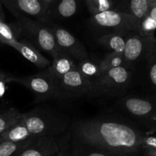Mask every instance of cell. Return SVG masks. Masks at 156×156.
<instances>
[{
  "label": "cell",
  "mask_w": 156,
  "mask_h": 156,
  "mask_svg": "<svg viewBox=\"0 0 156 156\" xmlns=\"http://www.w3.org/2000/svg\"><path fill=\"white\" fill-rule=\"evenodd\" d=\"M56 0H40L41 5H42L43 9H44V12H45L46 15H47V18H48L49 12H50V9L53 6V5L56 2Z\"/></svg>",
  "instance_id": "cell-29"
},
{
  "label": "cell",
  "mask_w": 156,
  "mask_h": 156,
  "mask_svg": "<svg viewBox=\"0 0 156 156\" xmlns=\"http://www.w3.org/2000/svg\"><path fill=\"white\" fill-rule=\"evenodd\" d=\"M149 6L146 0H122L120 12L129 14L141 21L148 14Z\"/></svg>",
  "instance_id": "cell-17"
},
{
  "label": "cell",
  "mask_w": 156,
  "mask_h": 156,
  "mask_svg": "<svg viewBox=\"0 0 156 156\" xmlns=\"http://www.w3.org/2000/svg\"><path fill=\"white\" fill-rule=\"evenodd\" d=\"M87 8L91 15L108 10H114L113 0H85Z\"/></svg>",
  "instance_id": "cell-25"
},
{
  "label": "cell",
  "mask_w": 156,
  "mask_h": 156,
  "mask_svg": "<svg viewBox=\"0 0 156 156\" xmlns=\"http://www.w3.org/2000/svg\"><path fill=\"white\" fill-rule=\"evenodd\" d=\"M71 140L73 156H117L94 147L82 144L73 139Z\"/></svg>",
  "instance_id": "cell-20"
},
{
  "label": "cell",
  "mask_w": 156,
  "mask_h": 156,
  "mask_svg": "<svg viewBox=\"0 0 156 156\" xmlns=\"http://www.w3.org/2000/svg\"><path fill=\"white\" fill-rule=\"evenodd\" d=\"M5 21L4 14L2 12V9H0V21Z\"/></svg>",
  "instance_id": "cell-35"
},
{
  "label": "cell",
  "mask_w": 156,
  "mask_h": 156,
  "mask_svg": "<svg viewBox=\"0 0 156 156\" xmlns=\"http://www.w3.org/2000/svg\"><path fill=\"white\" fill-rule=\"evenodd\" d=\"M34 139L18 142L0 139V156H17Z\"/></svg>",
  "instance_id": "cell-21"
},
{
  "label": "cell",
  "mask_w": 156,
  "mask_h": 156,
  "mask_svg": "<svg viewBox=\"0 0 156 156\" xmlns=\"http://www.w3.org/2000/svg\"><path fill=\"white\" fill-rule=\"evenodd\" d=\"M113 2H114V10L120 12L122 6V0H113Z\"/></svg>",
  "instance_id": "cell-32"
},
{
  "label": "cell",
  "mask_w": 156,
  "mask_h": 156,
  "mask_svg": "<svg viewBox=\"0 0 156 156\" xmlns=\"http://www.w3.org/2000/svg\"><path fill=\"white\" fill-rule=\"evenodd\" d=\"M133 71L126 66L117 67L104 72L92 83L88 96H120L131 85Z\"/></svg>",
  "instance_id": "cell-5"
},
{
  "label": "cell",
  "mask_w": 156,
  "mask_h": 156,
  "mask_svg": "<svg viewBox=\"0 0 156 156\" xmlns=\"http://www.w3.org/2000/svg\"><path fill=\"white\" fill-rule=\"evenodd\" d=\"M143 156H156V136L146 134L142 144Z\"/></svg>",
  "instance_id": "cell-28"
},
{
  "label": "cell",
  "mask_w": 156,
  "mask_h": 156,
  "mask_svg": "<svg viewBox=\"0 0 156 156\" xmlns=\"http://www.w3.org/2000/svg\"><path fill=\"white\" fill-rule=\"evenodd\" d=\"M21 38L16 24H9L5 21H0V43L6 44L14 38Z\"/></svg>",
  "instance_id": "cell-24"
},
{
  "label": "cell",
  "mask_w": 156,
  "mask_h": 156,
  "mask_svg": "<svg viewBox=\"0 0 156 156\" xmlns=\"http://www.w3.org/2000/svg\"><path fill=\"white\" fill-rule=\"evenodd\" d=\"M156 31V22L149 15H146L140 21V34L146 37L155 38Z\"/></svg>",
  "instance_id": "cell-27"
},
{
  "label": "cell",
  "mask_w": 156,
  "mask_h": 156,
  "mask_svg": "<svg viewBox=\"0 0 156 156\" xmlns=\"http://www.w3.org/2000/svg\"><path fill=\"white\" fill-rule=\"evenodd\" d=\"M98 65L101 70L102 72H105L115 67L126 66V63L123 58V53L110 52L107 54L105 58L99 62Z\"/></svg>",
  "instance_id": "cell-22"
},
{
  "label": "cell",
  "mask_w": 156,
  "mask_h": 156,
  "mask_svg": "<svg viewBox=\"0 0 156 156\" xmlns=\"http://www.w3.org/2000/svg\"><path fill=\"white\" fill-rule=\"evenodd\" d=\"M120 110L146 134L156 132V96H127L117 102Z\"/></svg>",
  "instance_id": "cell-3"
},
{
  "label": "cell",
  "mask_w": 156,
  "mask_h": 156,
  "mask_svg": "<svg viewBox=\"0 0 156 156\" xmlns=\"http://www.w3.org/2000/svg\"><path fill=\"white\" fill-rule=\"evenodd\" d=\"M146 75L149 85L156 90V50L144 63Z\"/></svg>",
  "instance_id": "cell-26"
},
{
  "label": "cell",
  "mask_w": 156,
  "mask_h": 156,
  "mask_svg": "<svg viewBox=\"0 0 156 156\" xmlns=\"http://www.w3.org/2000/svg\"><path fill=\"white\" fill-rule=\"evenodd\" d=\"M50 27L56 39L59 54L66 55L77 62L90 59L84 44L69 31L56 24H50Z\"/></svg>",
  "instance_id": "cell-10"
},
{
  "label": "cell",
  "mask_w": 156,
  "mask_h": 156,
  "mask_svg": "<svg viewBox=\"0 0 156 156\" xmlns=\"http://www.w3.org/2000/svg\"><path fill=\"white\" fill-rule=\"evenodd\" d=\"M147 15H149L152 19L155 20V21L156 22V4L149 7Z\"/></svg>",
  "instance_id": "cell-30"
},
{
  "label": "cell",
  "mask_w": 156,
  "mask_h": 156,
  "mask_svg": "<svg viewBox=\"0 0 156 156\" xmlns=\"http://www.w3.org/2000/svg\"><path fill=\"white\" fill-rule=\"evenodd\" d=\"M126 35L121 32H105L99 34L95 40L98 44L111 52L123 53Z\"/></svg>",
  "instance_id": "cell-14"
},
{
  "label": "cell",
  "mask_w": 156,
  "mask_h": 156,
  "mask_svg": "<svg viewBox=\"0 0 156 156\" xmlns=\"http://www.w3.org/2000/svg\"><path fill=\"white\" fill-rule=\"evenodd\" d=\"M146 1H147L148 4H149V7L156 4V0H146Z\"/></svg>",
  "instance_id": "cell-34"
},
{
  "label": "cell",
  "mask_w": 156,
  "mask_h": 156,
  "mask_svg": "<svg viewBox=\"0 0 156 156\" xmlns=\"http://www.w3.org/2000/svg\"><path fill=\"white\" fill-rule=\"evenodd\" d=\"M14 82L27 87L34 94L37 102L57 99V78L47 67L40 73L24 77L11 76L9 83Z\"/></svg>",
  "instance_id": "cell-7"
},
{
  "label": "cell",
  "mask_w": 156,
  "mask_h": 156,
  "mask_svg": "<svg viewBox=\"0 0 156 156\" xmlns=\"http://www.w3.org/2000/svg\"><path fill=\"white\" fill-rule=\"evenodd\" d=\"M16 19L20 36L28 41L40 51L49 54L53 59L59 54L56 39L48 24L27 16H18Z\"/></svg>",
  "instance_id": "cell-4"
},
{
  "label": "cell",
  "mask_w": 156,
  "mask_h": 156,
  "mask_svg": "<svg viewBox=\"0 0 156 156\" xmlns=\"http://www.w3.org/2000/svg\"><path fill=\"white\" fill-rule=\"evenodd\" d=\"M64 145L57 136L37 137L17 156H58Z\"/></svg>",
  "instance_id": "cell-11"
},
{
  "label": "cell",
  "mask_w": 156,
  "mask_h": 156,
  "mask_svg": "<svg viewBox=\"0 0 156 156\" xmlns=\"http://www.w3.org/2000/svg\"><path fill=\"white\" fill-rule=\"evenodd\" d=\"M21 119L32 137L57 136L68 128L65 116L50 108L37 107L22 113Z\"/></svg>",
  "instance_id": "cell-2"
},
{
  "label": "cell",
  "mask_w": 156,
  "mask_h": 156,
  "mask_svg": "<svg viewBox=\"0 0 156 156\" xmlns=\"http://www.w3.org/2000/svg\"><path fill=\"white\" fill-rule=\"evenodd\" d=\"M156 50V37H146L137 32H129L126 35L123 58L126 67L133 71L140 64Z\"/></svg>",
  "instance_id": "cell-8"
},
{
  "label": "cell",
  "mask_w": 156,
  "mask_h": 156,
  "mask_svg": "<svg viewBox=\"0 0 156 156\" xmlns=\"http://www.w3.org/2000/svg\"><path fill=\"white\" fill-rule=\"evenodd\" d=\"M34 137H32L26 125H24L21 116L16 122L11 125L0 136L1 140H7L15 142H24Z\"/></svg>",
  "instance_id": "cell-16"
},
{
  "label": "cell",
  "mask_w": 156,
  "mask_h": 156,
  "mask_svg": "<svg viewBox=\"0 0 156 156\" xmlns=\"http://www.w3.org/2000/svg\"><path fill=\"white\" fill-rule=\"evenodd\" d=\"M11 76H9V75L7 74V73H4L3 71L0 70V80H6L7 81V83H9V80Z\"/></svg>",
  "instance_id": "cell-33"
},
{
  "label": "cell",
  "mask_w": 156,
  "mask_h": 156,
  "mask_svg": "<svg viewBox=\"0 0 156 156\" xmlns=\"http://www.w3.org/2000/svg\"><path fill=\"white\" fill-rule=\"evenodd\" d=\"M91 82L81 73L76 67L57 78V99H67L80 97L90 94L91 90Z\"/></svg>",
  "instance_id": "cell-9"
},
{
  "label": "cell",
  "mask_w": 156,
  "mask_h": 156,
  "mask_svg": "<svg viewBox=\"0 0 156 156\" xmlns=\"http://www.w3.org/2000/svg\"><path fill=\"white\" fill-rule=\"evenodd\" d=\"M79 0H56L48 13V19H66L74 16L79 9Z\"/></svg>",
  "instance_id": "cell-15"
},
{
  "label": "cell",
  "mask_w": 156,
  "mask_h": 156,
  "mask_svg": "<svg viewBox=\"0 0 156 156\" xmlns=\"http://www.w3.org/2000/svg\"><path fill=\"white\" fill-rule=\"evenodd\" d=\"M146 133L123 119L94 118L75 122L71 139L117 156H138Z\"/></svg>",
  "instance_id": "cell-1"
},
{
  "label": "cell",
  "mask_w": 156,
  "mask_h": 156,
  "mask_svg": "<svg viewBox=\"0 0 156 156\" xmlns=\"http://www.w3.org/2000/svg\"><path fill=\"white\" fill-rule=\"evenodd\" d=\"M0 111H1V110H0Z\"/></svg>",
  "instance_id": "cell-39"
},
{
  "label": "cell",
  "mask_w": 156,
  "mask_h": 156,
  "mask_svg": "<svg viewBox=\"0 0 156 156\" xmlns=\"http://www.w3.org/2000/svg\"><path fill=\"white\" fill-rule=\"evenodd\" d=\"M0 8H2V2H1V0H0Z\"/></svg>",
  "instance_id": "cell-37"
},
{
  "label": "cell",
  "mask_w": 156,
  "mask_h": 156,
  "mask_svg": "<svg viewBox=\"0 0 156 156\" xmlns=\"http://www.w3.org/2000/svg\"><path fill=\"white\" fill-rule=\"evenodd\" d=\"M0 9H2V8H0Z\"/></svg>",
  "instance_id": "cell-38"
},
{
  "label": "cell",
  "mask_w": 156,
  "mask_h": 156,
  "mask_svg": "<svg viewBox=\"0 0 156 156\" xmlns=\"http://www.w3.org/2000/svg\"><path fill=\"white\" fill-rule=\"evenodd\" d=\"M89 24L100 34L105 32L140 34V21L129 14L113 9L91 15Z\"/></svg>",
  "instance_id": "cell-6"
},
{
  "label": "cell",
  "mask_w": 156,
  "mask_h": 156,
  "mask_svg": "<svg viewBox=\"0 0 156 156\" xmlns=\"http://www.w3.org/2000/svg\"><path fill=\"white\" fill-rule=\"evenodd\" d=\"M22 113L15 108L0 111V136L21 118Z\"/></svg>",
  "instance_id": "cell-23"
},
{
  "label": "cell",
  "mask_w": 156,
  "mask_h": 156,
  "mask_svg": "<svg viewBox=\"0 0 156 156\" xmlns=\"http://www.w3.org/2000/svg\"><path fill=\"white\" fill-rule=\"evenodd\" d=\"M76 67V61L64 54H59L53 58V63L49 66L52 73L56 78L60 77Z\"/></svg>",
  "instance_id": "cell-18"
},
{
  "label": "cell",
  "mask_w": 156,
  "mask_h": 156,
  "mask_svg": "<svg viewBox=\"0 0 156 156\" xmlns=\"http://www.w3.org/2000/svg\"><path fill=\"white\" fill-rule=\"evenodd\" d=\"M76 64L81 73L89 80L91 84L98 80L104 73L101 70L98 64L91 61V58L79 61Z\"/></svg>",
  "instance_id": "cell-19"
},
{
  "label": "cell",
  "mask_w": 156,
  "mask_h": 156,
  "mask_svg": "<svg viewBox=\"0 0 156 156\" xmlns=\"http://www.w3.org/2000/svg\"><path fill=\"white\" fill-rule=\"evenodd\" d=\"M1 2L15 18L27 16L45 24L50 23L40 0H1Z\"/></svg>",
  "instance_id": "cell-12"
},
{
  "label": "cell",
  "mask_w": 156,
  "mask_h": 156,
  "mask_svg": "<svg viewBox=\"0 0 156 156\" xmlns=\"http://www.w3.org/2000/svg\"><path fill=\"white\" fill-rule=\"evenodd\" d=\"M6 84H8L6 80H0V98L4 96L6 90Z\"/></svg>",
  "instance_id": "cell-31"
},
{
  "label": "cell",
  "mask_w": 156,
  "mask_h": 156,
  "mask_svg": "<svg viewBox=\"0 0 156 156\" xmlns=\"http://www.w3.org/2000/svg\"><path fill=\"white\" fill-rule=\"evenodd\" d=\"M6 44L13 47L38 68L45 69L51 64V62L39 50L24 38H14L8 41Z\"/></svg>",
  "instance_id": "cell-13"
},
{
  "label": "cell",
  "mask_w": 156,
  "mask_h": 156,
  "mask_svg": "<svg viewBox=\"0 0 156 156\" xmlns=\"http://www.w3.org/2000/svg\"><path fill=\"white\" fill-rule=\"evenodd\" d=\"M65 145H64V147H63V148H62V151H60V153H59V155L58 156H65ZM73 156V155H72Z\"/></svg>",
  "instance_id": "cell-36"
}]
</instances>
